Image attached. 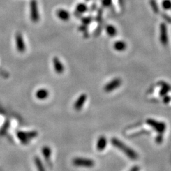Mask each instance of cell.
<instances>
[{
	"instance_id": "1",
	"label": "cell",
	"mask_w": 171,
	"mask_h": 171,
	"mask_svg": "<svg viewBox=\"0 0 171 171\" xmlns=\"http://www.w3.org/2000/svg\"><path fill=\"white\" fill-rule=\"evenodd\" d=\"M111 143L113 146H114L115 148L119 149V150L122 151L131 160L136 161V160L137 159L138 155L137 154V153L130 147H127L126 144H125L121 140L117 139L116 137H114L111 140Z\"/></svg>"
},
{
	"instance_id": "2",
	"label": "cell",
	"mask_w": 171,
	"mask_h": 171,
	"mask_svg": "<svg viewBox=\"0 0 171 171\" xmlns=\"http://www.w3.org/2000/svg\"><path fill=\"white\" fill-rule=\"evenodd\" d=\"M38 133L36 131H30V132H23L19 131L17 135L22 143L24 144H28L29 142L34 137L38 136Z\"/></svg>"
},
{
	"instance_id": "3",
	"label": "cell",
	"mask_w": 171,
	"mask_h": 171,
	"mask_svg": "<svg viewBox=\"0 0 171 171\" xmlns=\"http://www.w3.org/2000/svg\"><path fill=\"white\" fill-rule=\"evenodd\" d=\"M73 165L76 167H93L94 165V161L92 159L87 158H82V157H77L75 158L73 161Z\"/></svg>"
},
{
	"instance_id": "4",
	"label": "cell",
	"mask_w": 171,
	"mask_h": 171,
	"mask_svg": "<svg viewBox=\"0 0 171 171\" xmlns=\"http://www.w3.org/2000/svg\"><path fill=\"white\" fill-rule=\"evenodd\" d=\"M30 16L31 20L34 23L38 22L39 20L38 2L36 0H31L30 3Z\"/></svg>"
},
{
	"instance_id": "5",
	"label": "cell",
	"mask_w": 171,
	"mask_h": 171,
	"mask_svg": "<svg viewBox=\"0 0 171 171\" xmlns=\"http://www.w3.org/2000/svg\"><path fill=\"white\" fill-rule=\"evenodd\" d=\"M147 123L149 126L154 127V129L160 134L164 133L166 129V125L164 122H158L154 119H148L147 120Z\"/></svg>"
},
{
	"instance_id": "6",
	"label": "cell",
	"mask_w": 171,
	"mask_h": 171,
	"mask_svg": "<svg viewBox=\"0 0 171 171\" xmlns=\"http://www.w3.org/2000/svg\"><path fill=\"white\" fill-rule=\"evenodd\" d=\"M122 84V80L120 78H115L107 83L104 87V91L107 93H110L119 88Z\"/></svg>"
},
{
	"instance_id": "7",
	"label": "cell",
	"mask_w": 171,
	"mask_h": 171,
	"mask_svg": "<svg viewBox=\"0 0 171 171\" xmlns=\"http://www.w3.org/2000/svg\"><path fill=\"white\" fill-rule=\"evenodd\" d=\"M15 43L17 50L20 53H24L25 50V45L23 36L20 32H18L15 35Z\"/></svg>"
},
{
	"instance_id": "8",
	"label": "cell",
	"mask_w": 171,
	"mask_h": 171,
	"mask_svg": "<svg viewBox=\"0 0 171 171\" xmlns=\"http://www.w3.org/2000/svg\"><path fill=\"white\" fill-rule=\"evenodd\" d=\"M160 40L163 45H167L168 43V37H167V29L165 24H162L160 27Z\"/></svg>"
},
{
	"instance_id": "9",
	"label": "cell",
	"mask_w": 171,
	"mask_h": 171,
	"mask_svg": "<svg viewBox=\"0 0 171 171\" xmlns=\"http://www.w3.org/2000/svg\"><path fill=\"white\" fill-rule=\"evenodd\" d=\"M87 100V95L86 94H82L80 95L74 105V107L75 110L80 111L84 105Z\"/></svg>"
},
{
	"instance_id": "10",
	"label": "cell",
	"mask_w": 171,
	"mask_h": 171,
	"mask_svg": "<svg viewBox=\"0 0 171 171\" xmlns=\"http://www.w3.org/2000/svg\"><path fill=\"white\" fill-rule=\"evenodd\" d=\"M53 64L54 66V69L55 70L56 73L58 74H62L64 70V65L61 63V61L60 60L59 58L57 57H54L53 59Z\"/></svg>"
},
{
	"instance_id": "11",
	"label": "cell",
	"mask_w": 171,
	"mask_h": 171,
	"mask_svg": "<svg viewBox=\"0 0 171 171\" xmlns=\"http://www.w3.org/2000/svg\"><path fill=\"white\" fill-rule=\"evenodd\" d=\"M49 94L50 93H49L48 90L42 88V89H38L37 91H36V98H38V100H44L48 98V97L49 96Z\"/></svg>"
},
{
	"instance_id": "12",
	"label": "cell",
	"mask_w": 171,
	"mask_h": 171,
	"mask_svg": "<svg viewBox=\"0 0 171 171\" xmlns=\"http://www.w3.org/2000/svg\"><path fill=\"white\" fill-rule=\"evenodd\" d=\"M107 144V140L106 137L102 136L99 137V139L97 141L96 143V149L98 151H103L105 150V148H106Z\"/></svg>"
},
{
	"instance_id": "13",
	"label": "cell",
	"mask_w": 171,
	"mask_h": 171,
	"mask_svg": "<svg viewBox=\"0 0 171 171\" xmlns=\"http://www.w3.org/2000/svg\"><path fill=\"white\" fill-rule=\"evenodd\" d=\"M57 15L61 20L67 21L70 19V13L67 10L60 9L57 12Z\"/></svg>"
},
{
	"instance_id": "14",
	"label": "cell",
	"mask_w": 171,
	"mask_h": 171,
	"mask_svg": "<svg viewBox=\"0 0 171 171\" xmlns=\"http://www.w3.org/2000/svg\"><path fill=\"white\" fill-rule=\"evenodd\" d=\"M114 48L117 52H123L127 48V44L123 41H117L114 44Z\"/></svg>"
},
{
	"instance_id": "15",
	"label": "cell",
	"mask_w": 171,
	"mask_h": 171,
	"mask_svg": "<svg viewBox=\"0 0 171 171\" xmlns=\"http://www.w3.org/2000/svg\"><path fill=\"white\" fill-rule=\"evenodd\" d=\"M42 152L45 161L46 162H49L51 159V156H52V150H51V148L49 147H44L42 149Z\"/></svg>"
},
{
	"instance_id": "16",
	"label": "cell",
	"mask_w": 171,
	"mask_h": 171,
	"mask_svg": "<svg viewBox=\"0 0 171 171\" xmlns=\"http://www.w3.org/2000/svg\"><path fill=\"white\" fill-rule=\"evenodd\" d=\"M34 163H35L36 168H37L38 171H46L45 167L44 165L43 164L41 160L40 159L39 156H35Z\"/></svg>"
},
{
	"instance_id": "17",
	"label": "cell",
	"mask_w": 171,
	"mask_h": 171,
	"mask_svg": "<svg viewBox=\"0 0 171 171\" xmlns=\"http://www.w3.org/2000/svg\"><path fill=\"white\" fill-rule=\"evenodd\" d=\"M106 32L107 34L110 36V37H114L117 33V29H116L114 25H108L106 27Z\"/></svg>"
},
{
	"instance_id": "18",
	"label": "cell",
	"mask_w": 171,
	"mask_h": 171,
	"mask_svg": "<svg viewBox=\"0 0 171 171\" xmlns=\"http://www.w3.org/2000/svg\"><path fill=\"white\" fill-rule=\"evenodd\" d=\"M87 10V6L85 4H83V3H80L78 5L76 6L75 11L76 12L79 13H84Z\"/></svg>"
},
{
	"instance_id": "19",
	"label": "cell",
	"mask_w": 171,
	"mask_h": 171,
	"mask_svg": "<svg viewBox=\"0 0 171 171\" xmlns=\"http://www.w3.org/2000/svg\"><path fill=\"white\" fill-rule=\"evenodd\" d=\"M162 7L165 10H168L171 8V1L170 0H165L162 3Z\"/></svg>"
},
{
	"instance_id": "20",
	"label": "cell",
	"mask_w": 171,
	"mask_h": 171,
	"mask_svg": "<svg viewBox=\"0 0 171 171\" xmlns=\"http://www.w3.org/2000/svg\"><path fill=\"white\" fill-rule=\"evenodd\" d=\"M112 0H102L101 3L102 5L105 7H108L110 6L112 4Z\"/></svg>"
},
{
	"instance_id": "21",
	"label": "cell",
	"mask_w": 171,
	"mask_h": 171,
	"mask_svg": "<svg viewBox=\"0 0 171 171\" xmlns=\"http://www.w3.org/2000/svg\"><path fill=\"white\" fill-rule=\"evenodd\" d=\"M91 18L89 17H86V18H84L82 19V22L86 24V25H88L91 22Z\"/></svg>"
},
{
	"instance_id": "22",
	"label": "cell",
	"mask_w": 171,
	"mask_h": 171,
	"mask_svg": "<svg viewBox=\"0 0 171 171\" xmlns=\"http://www.w3.org/2000/svg\"><path fill=\"white\" fill-rule=\"evenodd\" d=\"M162 136L161 135H159L157 137H156V142H157L158 143H161V142L162 141Z\"/></svg>"
},
{
	"instance_id": "23",
	"label": "cell",
	"mask_w": 171,
	"mask_h": 171,
	"mask_svg": "<svg viewBox=\"0 0 171 171\" xmlns=\"http://www.w3.org/2000/svg\"><path fill=\"white\" fill-rule=\"evenodd\" d=\"M129 171H140V168L137 166H134Z\"/></svg>"
}]
</instances>
